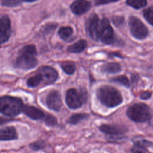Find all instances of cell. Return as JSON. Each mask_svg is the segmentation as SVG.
<instances>
[{
  "instance_id": "6da1fadb",
  "label": "cell",
  "mask_w": 153,
  "mask_h": 153,
  "mask_svg": "<svg viewBox=\"0 0 153 153\" xmlns=\"http://www.w3.org/2000/svg\"><path fill=\"white\" fill-rule=\"evenodd\" d=\"M36 49L34 45H27L22 48L15 61V66L21 69L29 70L38 63Z\"/></svg>"
},
{
  "instance_id": "7a4b0ae2",
  "label": "cell",
  "mask_w": 153,
  "mask_h": 153,
  "mask_svg": "<svg viewBox=\"0 0 153 153\" xmlns=\"http://www.w3.org/2000/svg\"><path fill=\"white\" fill-rule=\"evenodd\" d=\"M96 95L100 103L108 108L117 106L123 102L120 92L112 86L100 87L96 91Z\"/></svg>"
},
{
  "instance_id": "3957f363",
  "label": "cell",
  "mask_w": 153,
  "mask_h": 153,
  "mask_svg": "<svg viewBox=\"0 0 153 153\" xmlns=\"http://www.w3.org/2000/svg\"><path fill=\"white\" fill-rule=\"evenodd\" d=\"M24 104L21 99L11 96L0 97V113L8 116L14 117L22 112Z\"/></svg>"
},
{
  "instance_id": "277c9868",
  "label": "cell",
  "mask_w": 153,
  "mask_h": 153,
  "mask_svg": "<svg viewBox=\"0 0 153 153\" xmlns=\"http://www.w3.org/2000/svg\"><path fill=\"white\" fill-rule=\"evenodd\" d=\"M127 117L132 121L137 123H143L149 121L151 118L150 108L142 103L131 105L127 110Z\"/></svg>"
},
{
  "instance_id": "5b68a950",
  "label": "cell",
  "mask_w": 153,
  "mask_h": 153,
  "mask_svg": "<svg viewBox=\"0 0 153 153\" xmlns=\"http://www.w3.org/2000/svg\"><path fill=\"white\" fill-rule=\"evenodd\" d=\"M87 94L85 90L78 91L75 88L69 89L66 93L65 101L68 106L71 109H76L81 107L86 102Z\"/></svg>"
},
{
  "instance_id": "8992f818",
  "label": "cell",
  "mask_w": 153,
  "mask_h": 153,
  "mask_svg": "<svg viewBox=\"0 0 153 153\" xmlns=\"http://www.w3.org/2000/svg\"><path fill=\"white\" fill-rule=\"evenodd\" d=\"M128 24L130 30L133 37L137 39H143L148 35V30L143 22L135 16L129 18Z\"/></svg>"
},
{
  "instance_id": "52a82bcc",
  "label": "cell",
  "mask_w": 153,
  "mask_h": 153,
  "mask_svg": "<svg viewBox=\"0 0 153 153\" xmlns=\"http://www.w3.org/2000/svg\"><path fill=\"white\" fill-rule=\"evenodd\" d=\"M99 40L106 44H114L117 41L113 29L106 18L101 20Z\"/></svg>"
},
{
  "instance_id": "ba28073f",
  "label": "cell",
  "mask_w": 153,
  "mask_h": 153,
  "mask_svg": "<svg viewBox=\"0 0 153 153\" xmlns=\"http://www.w3.org/2000/svg\"><path fill=\"white\" fill-rule=\"evenodd\" d=\"M101 20L96 14H91L86 22V30L90 37L94 40H99V32L100 29Z\"/></svg>"
},
{
  "instance_id": "9c48e42d",
  "label": "cell",
  "mask_w": 153,
  "mask_h": 153,
  "mask_svg": "<svg viewBox=\"0 0 153 153\" xmlns=\"http://www.w3.org/2000/svg\"><path fill=\"white\" fill-rule=\"evenodd\" d=\"M38 74L41 75L42 83L44 84H51L58 78L57 71L54 68L48 66L41 67L38 71Z\"/></svg>"
},
{
  "instance_id": "30bf717a",
  "label": "cell",
  "mask_w": 153,
  "mask_h": 153,
  "mask_svg": "<svg viewBox=\"0 0 153 153\" xmlns=\"http://www.w3.org/2000/svg\"><path fill=\"white\" fill-rule=\"evenodd\" d=\"M99 130L109 135L111 138L119 137L124 134L128 131V128L125 126L118 124H103L99 127Z\"/></svg>"
},
{
  "instance_id": "8fae6325",
  "label": "cell",
  "mask_w": 153,
  "mask_h": 153,
  "mask_svg": "<svg viewBox=\"0 0 153 153\" xmlns=\"http://www.w3.org/2000/svg\"><path fill=\"white\" fill-rule=\"evenodd\" d=\"M45 104L48 109L56 112L59 111L62 105L61 95L59 92L56 90L50 91L46 96Z\"/></svg>"
},
{
  "instance_id": "7c38bea8",
  "label": "cell",
  "mask_w": 153,
  "mask_h": 153,
  "mask_svg": "<svg viewBox=\"0 0 153 153\" xmlns=\"http://www.w3.org/2000/svg\"><path fill=\"white\" fill-rule=\"evenodd\" d=\"M11 34V22L7 16L0 17V44L7 42Z\"/></svg>"
},
{
  "instance_id": "4fadbf2b",
  "label": "cell",
  "mask_w": 153,
  "mask_h": 153,
  "mask_svg": "<svg viewBox=\"0 0 153 153\" xmlns=\"http://www.w3.org/2000/svg\"><path fill=\"white\" fill-rule=\"evenodd\" d=\"M91 8V2L88 0H75L71 5L72 11L76 14H82Z\"/></svg>"
},
{
  "instance_id": "5bb4252c",
  "label": "cell",
  "mask_w": 153,
  "mask_h": 153,
  "mask_svg": "<svg viewBox=\"0 0 153 153\" xmlns=\"http://www.w3.org/2000/svg\"><path fill=\"white\" fill-rule=\"evenodd\" d=\"M22 112L29 118L33 120H38L45 117L44 112L36 107L29 105H24Z\"/></svg>"
},
{
  "instance_id": "9a60e30c",
  "label": "cell",
  "mask_w": 153,
  "mask_h": 153,
  "mask_svg": "<svg viewBox=\"0 0 153 153\" xmlns=\"http://www.w3.org/2000/svg\"><path fill=\"white\" fill-rule=\"evenodd\" d=\"M17 133L14 127L7 126L0 128V140H13L17 139Z\"/></svg>"
},
{
  "instance_id": "2e32d148",
  "label": "cell",
  "mask_w": 153,
  "mask_h": 153,
  "mask_svg": "<svg viewBox=\"0 0 153 153\" xmlns=\"http://www.w3.org/2000/svg\"><path fill=\"white\" fill-rule=\"evenodd\" d=\"M152 145L153 143L145 140L137 141L134 143L131 152L132 153H145L147 151L146 148Z\"/></svg>"
},
{
  "instance_id": "e0dca14e",
  "label": "cell",
  "mask_w": 153,
  "mask_h": 153,
  "mask_svg": "<svg viewBox=\"0 0 153 153\" xmlns=\"http://www.w3.org/2000/svg\"><path fill=\"white\" fill-rule=\"evenodd\" d=\"M101 70L103 72L107 74H116L121 72V66L118 63L109 62L104 64L102 66Z\"/></svg>"
},
{
  "instance_id": "ac0fdd59",
  "label": "cell",
  "mask_w": 153,
  "mask_h": 153,
  "mask_svg": "<svg viewBox=\"0 0 153 153\" xmlns=\"http://www.w3.org/2000/svg\"><path fill=\"white\" fill-rule=\"evenodd\" d=\"M87 44V41L85 39H80L71 45L69 46L67 48V50L70 53H81L85 49Z\"/></svg>"
},
{
  "instance_id": "d6986e66",
  "label": "cell",
  "mask_w": 153,
  "mask_h": 153,
  "mask_svg": "<svg viewBox=\"0 0 153 153\" xmlns=\"http://www.w3.org/2000/svg\"><path fill=\"white\" fill-rule=\"evenodd\" d=\"M58 33L62 39L68 41L73 34V29L71 26L62 27L59 30Z\"/></svg>"
},
{
  "instance_id": "ffe728a7",
  "label": "cell",
  "mask_w": 153,
  "mask_h": 153,
  "mask_svg": "<svg viewBox=\"0 0 153 153\" xmlns=\"http://www.w3.org/2000/svg\"><path fill=\"white\" fill-rule=\"evenodd\" d=\"M88 117V115L83 113H76L71 115L68 120L67 123L71 124H76L82 120Z\"/></svg>"
},
{
  "instance_id": "44dd1931",
  "label": "cell",
  "mask_w": 153,
  "mask_h": 153,
  "mask_svg": "<svg viewBox=\"0 0 153 153\" xmlns=\"http://www.w3.org/2000/svg\"><path fill=\"white\" fill-rule=\"evenodd\" d=\"M42 82V80L41 75L37 73L36 75H35L28 78L27 81V85L30 87H35L38 86Z\"/></svg>"
},
{
  "instance_id": "7402d4cb",
  "label": "cell",
  "mask_w": 153,
  "mask_h": 153,
  "mask_svg": "<svg viewBox=\"0 0 153 153\" xmlns=\"http://www.w3.org/2000/svg\"><path fill=\"white\" fill-rule=\"evenodd\" d=\"M126 4L135 9L144 7L147 4V0H126Z\"/></svg>"
},
{
  "instance_id": "603a6c76",
  "label": "cell",
  "mask_w": 153,
  "mask_h": 153,
  "mask_svg": "<svg viewBox=\"0 0 153 153\" xmlns=\"http://www.w3.org/2000/svg\"><path fill=\"white\" fill-rule=\"evenodd\" d=\"M61 67L63 71L68 75H72L76 69L75 65L71 62H65L61 65Z\"/></svg>"
},
{
  "instance_id": "cb8c5ba5",
  "label": "cell",
  "mask_w": 153,
  "mask_h": 153,
  "mask_svg": "<svg viewBox=\"0 0 153 153\" xmlns=\"http://www.w3.org/2000/svg\"><path fill=\"white\" fill-rule=\"evenodd\" d=\"M111 81L112 82H117L121 85H123L127 87L130 86V82H129L128 78L125 75H120V76H117L116 77L112 78L111 79Z\"/></svg>"
},
{
  "instance_id": "d4e9b609",
  "label": "cell",
  "mask_w": 153,
  "mask_h": 153,
  "mask_svg": "<svg viewBox=\"0 0 153 153\" xmlns=\"http://www.w3.org/2000/svg\"><path fill=\"white\" fill-rule=\"evenodd\" d=\"M143 15L147 22L153 25V6L145 9L143 11Z\"/></svg>"
},
{
  "instance_id": "484cf974",
  "label": "cell",
  "mask_w": 153,
  "mask_h": 153,
  "mask_svg": "<svg viewBox=\"0 0 153 153\" xmlns=\"http://www.w3.org/2000/svg\"><path fill=\"white\" fill-rule=\"evenodd\" d=\"M22 0H2L1 5L7 7H14L21 4Z\"/></svg>"
},
{
  "instance_id": "4316f807",
  "label": "cell",
  "mask_w": 153,
  "mask_h": 153,
  "mask_svg": "<svg viewBox=\"0 0 153 153\" xmlns=\"http://www.w3.org/2000/svg\"><path fill=\"white\" fill-rule=\"evenodd\" d=\"M45 143L42 140H39V141L34 142L30 144V147L32 149L35 150V151L42 149L45 147Z\"/></svg>"
},
{
  "instance_id": "83f0119b",
  "label": "cell",
  "mask_w": 153,
  "mask_h": 153,
  "mask_svg": "<svg viewBox=\"0 0 153 153\" xmlns=\"http://www.w3.org/2000/svg\"><path fill=\"white\" fill-rule=\"evenodd\" d=\"M44 121L47 125L53 126L56 124L57 119L56 117L51 115H45L44 117Z\"/></svg>"
},
{
  "instance_id": "f1b7e54d",
  "label": "cell",
  "mask_w": 153,
  "mask_h": 153,
  "mask_svg": "<svg viewBox=\"0 0 153 153\" xmlns=\"http://www.w3.org/2000/svg\"><path fill=\"white\" fill-rule=\"evenodd\" d=\"M112 22L117 27H118L123 25L124 22V19L122 16H114L112 17Z\"/></svg>"
},
{
  "instance_id": "f546056e",
  "label": "cell",
  "mask_w": 153,
  "mask_h": 153,
  "mask_svg": "<svg viewBox=\"0 0 153 153\" xmlns=\"http://www.w3.org/2000/svg\"><path fill=\"white\" fill-rule=\"evenodd\" d=\"M119 0H93L95 5H100L103 4H106L111 2H115L118 1Z\"/></svg>"
},
{
  "instance_id": "4dcf8cb0",
  "label": "cell",
  "mask_w": 153,
  "mask_h": 153,
  "mask_svg": "<svg viewBox=\"0 0 153 153\" xmlns=\"http://www.w3.org/2000/svg\"><path fill=\"white\" fill-rule=\"evenodd\" d=\"M151 94V93L149 91H145L143 92L141 95H140V99H143V100H146L148 99L149 98H150Z\"/></svg>"
},
{
  "instance_id": "1f68e13d",
  "label": "cell",
  "mask_w": 153,
  "mask_h": 153,
  "mask_svg": "<svg viewBox=\"0 0 153 153\" xmlns=\"http://www.w3.org/2000/svg\"><path fill=\"white\" fill-rule=\"evenodd\" d=\"M22 1H25V2H35L37 0H22Z\"/></svg>"
}]
</instances>
